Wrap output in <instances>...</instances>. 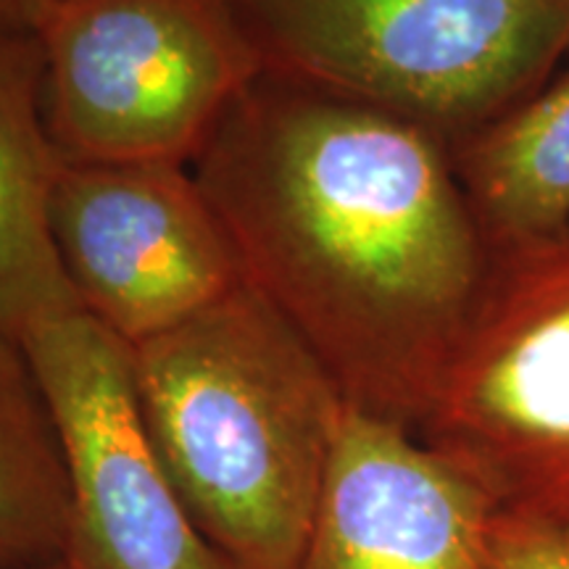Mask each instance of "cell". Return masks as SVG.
<instances>
[{"label":"cell","mask_w":569,"mask_h":569,"mask_svg":"<svg viewBox=\"0 0 569 569\" xmlns=\"http://www.w3.org/2000/svg\"><path fill=\"white\" fill-rule=\"evenodd\" d=\"M190 169L246 284L309 346L346 407L419 436L493 267L451 146L261 74Z\"/></svg>","instance_id":"cell-1"},{"label":"cell","mask_w":569,"mask_h":569,"mask_svg":"<svg viewBox=\"0 0 569 569\" xmlns=\"http://www.w3.org/2000/svg\"><path fill=\"white\" fill-rule=\"evenodd\" d=\"M142 422L184 509L232 569H296L346 401L248 284L132 346Z\"/></svg>","instance_id":"cell-2"},{"label":"cell","mask_w":569,"mask_h":569,"mask_svg":"<svg viewBox=\"0 0 569 569\" xmlns=\"http://www.w3.org/2000/svg\"><path fill=\"white\" fill-rule=\"evenodd\" d=\"M264 74L393 113L448 146L540 90L561 0H224Z\"/></svg>","instance_id":"cell-3"},{"label":"cell","mask_w":569,"mask_h":569,"mask_svg":"<svg viewBox=\"0 0 569 569\" xmlns=\"http://www.w3.org/2000/svg\"><path fill=\"white\" fill-rule=\"evenodd\" d=\"M42 109L63 161L193 167L264 74L224 0H53Z\"/></svg>","instance_id":"cell-4"},{"label":"cell","mask_w":569,"mask_h":569,"mask_svg":"<svg viewBox=\"0 0 569 569\" xmlns=\"http://www.w3.org/2000/svg\"><path fill=\"white\" fill-rule=\"evenodd\" d=\"M419 438L496 511L569 532V230L493 251L478 319Z\"/></svg>","instance_id":"cell-5"},{"label":"cell","mask_w":569,"mask_h":569,"mask_svg":"<svg viewBox=\"0 0 569 569\" xmlns=\"http://www.w3.org/2000/svg\"><path fill=\"white\" fill-rule=\"evenodd\" d=\"M71 475L69 569H232L184 509L142 422L132 348L96 319L21 338Z\"/></svg>","instance_id":"cell-6"},{"label":"cell","mask_w":569,"mask_h":569,"mask_svg":"<svg viewBox=\"0 0 569 569\" xmlns=\"http://www.w3.org/2000/svg\"><path fill=\"white\" fill-rule=\"evenodd\" d=\"M53 234L84 315L140 346L243 288L193 169L63 161Z\"/></svg>","instance_id":"cell-7"},{"label":"cell","mask_w":569,"mask_h":569,"mask_svg":"<svg viewBox=\"0 0 569 569\" xmlns=\"http://www.w3.org/2000/svg\"><path fill=\"white\" fill-rule=\"evenodd\" d=\"M493 511L417 432L346 409L296 569H482Z\"/></svg>","instance_id":"cell-8"},{"label":"cell","mask_w":569,"mask_h":569,"mask_svg":"<svg viewBox=\"0 0 569 569\" xmlns=\"http://www.w3.org/2000/svg\"><path fill=\"white\" fill-rule=\"evenodd\" d=\"M61 169L42 109L40 40L0 42V336L17 343L82 311L53 234Z\"/></svg>","instance_id":"cell-9"},{"label":"cell","mask_w":569,"mask_h":569,"mask_svg":"<svg viewBox=\"0 0 569 569\" xmlns=\"http://www.w3.org/2000/svg\"><path fill=\"white\" fill-rule=\"evenodd\" d=\"M490 251L569 230V69L451 146Z\"/></svg>","instance_id":"cell-10"},{"label":"cell","mask_w":569,"mask_h":569,"mask_svg":"<svg viewBox=\"0 0 569 569\" xmlns=\"http://www.w3.org/2000/svg\"><path fill=\"white\" fill-rule=\"evenodd\" d=\"M71 475L38 375L17 340L0 336V569L67 561Z\"/></svg>","instance_id":"cell-11"},{"label":"cell","mask_w":569,"mask_h":569,"mask_svg":"<svg viewBox=\"0 0 569 569\" xmlns=\"http://www.w3.org/2000/svg\"><path fill=\"white\" fill-rule=\"evenodd\" d=\"M482 569H569V532L493 511Z\"/></svg>","instance_id":"cell-12"},{"label":"cell","mask_w":569,"mask_h":569,"mask_svg":"<svg viewBox=\"0 0 569 569\" xmlns=\"http://www.w3.org/2000/svg\"><path fill=\"white\" fill-rule=\"evenodd\" d=\"M53 0H0V42L38 38Z\"/></svg>","instance_id":"cell-13"},{"label":"cell","mask_w":569,"mask_h":569,"mask_svg":"<svg viewBox=\"0 0 569 569\" xmlns=\"http://www.w3.org/2000/svg\"><path fill=\"white\" fill-rule=\"evenodd\" d=\"M48 569H69L67 565H56V567H48Z\"/></svg>","instance_id":"cell-14"},{"label":"cell","mask_w":569,"mask_h":569,"mask_svg":"<svg viewBox=\"0 0 569 569\" xmlns=\"http://www.w3.org/2000/svg\"><path fill=\"white\" fill-rule=\"evenodd\" d=\"M561 3H565V6H567V9H569V0H561Z\"/></svg>","instance_id":"cell-15"}]
</instances>
